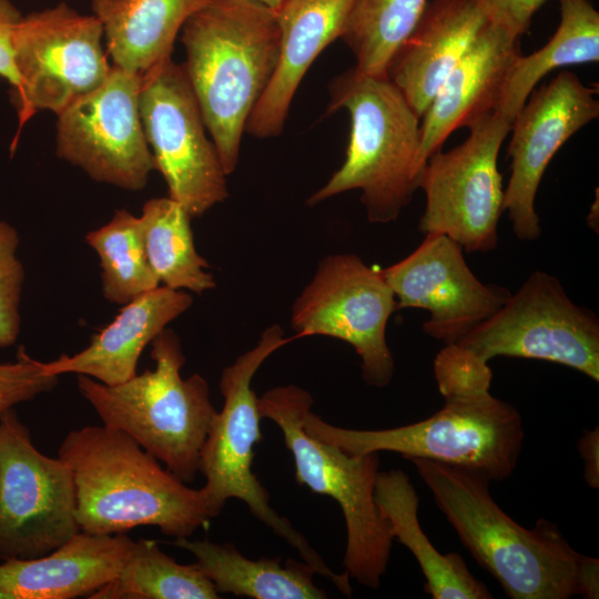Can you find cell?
I'll return each mask as SVG.
<instances>
[{
    "instance_id": "obj_29",
    "label": "cell",
    "mask_w": 599,
    "mask_h": 599,
    "mask_svg": "<svg viewBox=\"0 0 599 599\" xmlns=\"http://www.w3.org/2000/svg\"><path fill=\"white\" fill-rule=\"evenodd\" d=\"M427 0H355L341 39L353 52L354 69L385 75L410 35Z\"/></svg>"
},
{
    "instance_id": "obj_27",
    "label": "cell",
    "mask_w": 599,
    "mask_h": 599,
    "mask_svg": "<svg viewBox=\"0 0 599 599\" xmlns=\"http://www.w3.org/2000/svg\"><path fill=\"white\" fill-rule=\"evenodd\" d=\"M145 254L163 286L202 294L216 281L210 265L196 251L192 216L171 197H153L139 216Z\"/></svg>"
},
{
    "instance_id": "obj_7",
    "label": "cell",
    "mask_w": 599,
    "mask_h": 599,
    "mask_svg": "<svg viewBox=\"0 0 599 599\" xmlns=\"http://www.w3.org/2000/svg\"><path fill=\"white\" fill-rule=\"evenodd\" d=\"M262 418L274 422L294 458L295 478L312 491L333 498L346 526L345 571L359 585L377 589L393 547L387 520L375 501L379 454L351 455L308 434L305 419L313 397L296 385L278 386L257 398Z\"/></svg>"
},
{
    "instance_id": "obj_28",
    "label": "cell",
    "mask_w": 599,
    "mask_h": 599,
    "mask_svg": "<svg viewBox=\"0 0 599 599\" xmlns=\"http://www.w3.org/2000/svg\"><path fill=\"white\" fill-rule=\"evenodd\" d=\"M221 596L194 562L182 565L158 542L134 541L119 573L89 599H217Z\"/></svg>"
},
{
    "instance_id": "obj_12",
    "label": "cell",
    "mask_w": 599,
    "mask_h": 599,
    "mask_svg": "<svg viewBox=\"0 0 599 599\" xmlns=\"http://www.w3.org/2000/svg\"><path fill=\"white\" fill-rule=\"evenodd\" d=\"M80 530L73 476L37 449L16 410L0 416V559L47 555Z\"/></svg>"
},
{
    "instance_id": "obj_1",
    "label": "cell",
    "mask_w": 599,
    "mask_h": 599,
    "mask_svg": "<svg viewBox=\"0 0 599 599\" xmlns=\"http://www.w3.org/2000/svg\"><path fill=\"white\" fill-rule=\"evenodd\" d=\"M434 375L444 404L423 420L386 429H352L334 426L311 410L304 428L351 455L392 451L406 459L474 470L490 481L510 477L524 444L522 417L490 393L488 363L449 344L436 355Z\"/></svg>"
},
{
    "instance_id": "obj_19",
    "label": "cell",
    "mask_w": 599,
    "mask_h": 599,
    "mask_svg": "<svg viewBox=\"0 0 599 599\" xmlns=\"http://www.w3.org/2000/svg\"><path fill=\"white\" fill-rule=\"evenodd\" d=\"M355 0H283L275 11L280 51L267 88L253 109L245 133L278 136L295 92L318 54L341 38Z\"/></svg>"
},
{
    "instance_id": "obj_21",
    "label": "cell",
    "mask_w": 599,
    "mask_h": 599,
    "mask_svg": "<svg viewBox=\"0 0 599 599\" xmlns=\"http://www.w3.org/2000/svg\"><path fill=\"white\" fill-rule=\"evenodd\" d=\"M192 303L189 292L158 286L122 305L82 351L42 362L43 370L51 376L84 375L109 386L124 383L138 373L143 349Z\"/></svg>"
},
{
    "instance_id": "obj_2",
    "label": "cell",
    "mask_w": 599,
    "mask_h": 599,
    "mask_svg": "<svg viewBox=\"0 0 599 599\" xmlns=\"http://www.w3.org/2000/svg\"><path fill=\"white\" fill-rule=\"evenodd\" d=\"M474 559L511 599H587L599 595V559L573 549L557 525L527 529L494 500L480 473L408 459Z\"/></svg>"
},
{
    "instance_id": "obj_33",
    "label": "cell",
    "mask_w": 599,
    "mask_h": 599,
    "mask_svg": "<svg viewBox=\"0 0 599 599\" xmlns=\"http://www.w3.org/2000/svg\"><path fill=\"white\" fill-rule=\"evenodd\" d=\"M487 20L520 38L525 34L532 17L548 0H474Z\"/></svg>"
},
{
    "instance_id": "obj_26",
    "label": "cell",
    "mask_w": 599,
    "mask_h": 599,
    "mask_svg": "<svg viewBox=\"0 0 599 599\" xmlns=\"http://www.w3.org/2000/svg\"><path fill=\"white\" fill-rule=\"evenodd\" d=\"M560 21L549 41L510 65L495 110L512 122L539 81L555 69L599 61V12L589 0H559Z\"/></svg>"
},
{
    "instance_id": "obj_3",
    "label": "cell",
    "mask_w": 599,
    "mask_h": 599,
    "mask_svg": "<svg viewBox=\"0 0 599 599\" xmlns=\"http://www.w3.org/2000/svg\"><path fill=\"white\" fill-rule=\"evenodd\" d=\"M58 457L73 476L81 531L116 535L154 526L179 539L213 519L201 488L186 486L121 430L104 425L71 430Z\"/></svg>"
},
{
    "instance_id": "obj_11",
    "label": "cell",
    "mask_w": 599,
    "mask_h": 599,
    "mask_svg": "<svg viewBox=\"0 0 599 599\" xmlns=\"http://www.w3.org/2000/svg\"><path fill=\"white\" fill-rule=\"evenodd\" d=\"M396 309L382 270L355 254L328 255L292 305V339L319 335L346 342L361 358L364 382L382 388L395 372L386 327Z\"/></svg>"
},
{
    "instance_id": "obj_20",
    "label": "cell",
    "mask_w": 599,
    "mask_h": 599,
    "mask_svg": "<svg viewBox=\"0 0 599 599\" xmlns=\"http://www.w3.org/2000/svg\"><path fill=\"white\" fill-rule=\"evenodd\" d=\"M134 540L79 531L51 552L0 562V599L89 598L119 573Z\"/></svg>"
},
{
    "instance_id": "obj_9",
    "label": "cell",
    "mask_w": 599,
    "mask_h": 599,
    "mask_svg": "<svg viewBox=\"0 0 599 599\" xmlns=\"http://www.w3.org/2000/svg\"><path fill=\"white\" fill-rule=\"evenodd\" d=\"M510 126L491 112L469 126L461 144L427 159L417 180L426 199L420 232L444 234L466 252L497 247L505 190L497 160Z\"/></svg>"
},
{
    "instance_id": "obj_13",
    "label": "cell",
    "mask_w": 599,
    "mask_h": 599,
    "mask_svg": "<svg viewBox=\"0 0 599 599\" xmlns=\"http://www.w3.org/2000/svg\"><path fill=\"white\" fill-rule=\"evenodd\" d=\"M94 14L65 2L22 14L13 32L19 85L11 90L20 126L38 111L59 114L106 80L111 65Z\"/></svg>"
},
{
    "instance_id": "obj_8",
    "label": "cell",
    "mask_w": 599,
    "mask_h": 599,
    "mask_svg": "<svg viewBox=\"0 0 599 599\" xmlns=\"http://www.w3.org/2000/svg\"><path fill=\"white\" fill-rule=\"evenodd\" d=\"M277 324L267 327L256 346L240 355L221 374L219 387L224 397L203 444L199 473L201 487L213 518L229 499L242 500L252 515L292 546L317 575L329 580L345 596L353 592L346 571H333L292 522L270 504V495L252 470L254 448L263 439L257 396L252 379L261 365L278 348L292 342Z\"/></svg>"
},
{
    "instance_id": "obj_32",
    "label": "cell",
    "mask_w": 599,
    "mask_h": 599,
    "mask_svg": "<svg viewBox=\"0 0 599 599\" xmlns=\"http://www.w3.org/2000/svg\"><path fill=\"white\" fill-rule=\"evenodd\" d=\"M59 376L44 373L42 362L31 357L23 346L16 361L0 363V416L14 406L52 390Z\"/></svg>"
},
{
    "instance_id": "obj_36",
    "label": "cell",
    "mask_w": 599,
    "mask_h": 599,
    "mask_svg": "<svg viewBox=\"0 0 599 599\" xmlns=\"http://www.w3.org/2000/svg\"><path fill=\"white\" fill-rule=\"evenodd\" d=\"M260 1L268 6L270 8H272L274 11H276L280 8L283 0H260Z\"/></svg>"
},
{
    "instance_id": "obj_34",
    "label": "cell",
    "mask_w": 599,
    "mask_h": 599,
    "mask_svg": "<svg viewBox=\"0 0 599 599\" xmlns=\"http://www.w3.org/2000/svg\"><path fill=\"white\" fill-rule=\"evenodd\" d=\"M22 14L10 0H0V78L11 90L19 85V75L13 58V32Z\"/></svg>"
},
{
    "instance_id": "obj_30",
    "label": "cell",
    "mask_w": 599,
    "mask_h": 599,
    "mask_svg": "<svg viewBox=\"0 0 599 599\" xmlns=\"http://www.w3.org/2000/svg\"><path fill=\"white\" fill-rule=\"evenodd\" d=\"M84 241L98 255L101 291L108 302L122 306L160 286L145 254L139 216L116 210Z\"/></svg>"
},
{
    "instance_id": "obj_16",
    "label": "cell",
    "mask_w": 599,
    "mask_h": 599,
    "mask_svg": "<svg viewBox=\"0 0 599 599\" xmlns=\"http://www.w3.org/2000/svg\"><path fill=\"white\" fill-rule=\"evenodd\" d=\"M598 92L564 70L534 90L515 115L508 145L510 177L504 190L508 212L518 240L535 241L541 235L535 199L544 173L557 151L581 128L598 119Z\"/></svg>"
},
{
    "instance_id": "obj_6",
    "label": "cell",
    "mask_w": 599,
    "mask_h": 599,
    "mask_svg": "<svg viewBox=\"0 0 599 599\" xmlns=\"http://www.w3.org/2000/svg\"><path fill=\"white\" fill-rule=\"evenodd\" d=\"M151 358L153 369L113 386L78 375V389L102 425L129 435L177 478L191 483L217 410L203 376H181L186 359L172 329L151 342Z\"/></svg>"
},
{
    "instance_id": "obj_10",
    "label": "cell",
    "mask_w": 599,
    "mask_h": 599,
    "mask_svg": "<svg viewBox=\"0 0 599 599\" xmlns=\"http://www.w3.org/2000/svg\"><path fill=\"white\" fill-rule=\"evenodd\" d=\"M458 346L484 362L497 356L546 361L599 380V319L567 295L555 276L535 271Z\"/></svg>"
},
{
    "instance_id": "obj_18",
    "label": "cell",
    "mask_w": 599,
    "mask_h": 599,
    "mask_svg": "<svg viewBox=\"0 0 599 599\" xmlns=\"http://www.w3.org/2000/svg\"><path fill=\"white\" fill-rule=\"evenodd\" d=\"M519 40L487 20L420 119L418 173L454 131L495 112L506 74L521 54Z\"/></svg>"
},
{
    "instance_id": "obj_22",
    "label": "cell",
    "mask_w": 599,
    "mask_h": 599,
    "mask_svg": "<svg viewBox=\"0 0 599 599\" xmlns=\"http://www.w3.org/2000/svg\"><path fill=\"white\" fill-rule=\"evenodd\" d=\"M486 23L474 0L427 3L386 73L420 119Z\"/></svg>"
},
{
    "instance_id": "obj_31",
    "label": "cell",
    "mask_w": 599,
    "mask_h": 599,
    "mask_svg": "<svg viewBox=\"0 0 599 599\" xmlns=\"http://www.w3.org/2000/svg\"><path fill=\"white\" fill-rule=\"evenodd\" d=\"M18 246L19 235L14 226L0 221V348L14 345L21 328L24 268L17 255Z\"/></svg>"
},
{
    "instance_id": "obj_24",
    "label": "cell",
    "mask_w": 599,
    "mask_h": 599,
    "mask_svg": "<svg viewBox=\"0 0 599 599\" xmlns=\"http://www.w3.org/2000/svg\"><path fill=\"white\" fill-rule=\"evenodd\" d=\"M375 501L389 525L393 538L407 547L419 564L427 595L433 599L493 598L486 585L469 571L458 554H440L428 539L418 520V495L404 470H378Z\"/></svg>"
},
{
    "instance_id": "obj_4",
    "label": "cell",
    "mask_w": 599,
    "mask_h": 599,
    "mask_svg": "<svg viewBox=\"0 0 599 599\" xmlns=\"http://www.w3.org/2000/svg\"><path fill=\"white\" fill-rule=\"evenodd\" d=\"M280 38L275 11L260 0H209L181 30L183 68L226 175L275 70Z\"/></svg>"
},
{
    "instance_id": "obj_5",
    "label": "cell",
    "mask_w": 599,
    "mask_h": 599,
    "mask_svg": "<svg viewBox=\"0 0 599 599\" xmlns=\"http://www.w3.org/2000/svg\"><path fill=\"white\" fill-rule=\"evenodd\" d=\"M328 91L327 113H349V141L341 167L306 203L359 190L370 223L395 221L418 189L420 118L386 74L352 68L335 77Z\"/></svg>"
},
{
    "instance_id": "obj_14",
    "label": "cell",
    "mask_w": 599,
    "mask_h": 599,
    "mask_svg": "<svg viewBox=\"0 0 599 599\" xmlns=\"http://www.w3.org/2000/svg\"><path fill=\"white\" fill-rule=\"evenodd\" d=\"M140 114L169 197L200 217L229 196L226 173L183 64L167 59L142 75Z\"/></svg>"
},
{
    "instance_id": "obj_35",
    "label": "cell",
    "mask_w": 599,
    "mask_h": 599,
    "mask_svg": "<svg viewBox=\"0 0 599 599\" xmlns=\"http://www.w3.org/2000/svg\"><path fill=\"white\" fill-rule=\"evenodd\" d=\"M583 460V477L591 488H599V428L585 430L578 440Z\"/></svg>"
},
{
    "instance_id": "obj_17",
    "label": "cell",
    "mask_w": 599,
    "mask_h": 599,
    "mask_svg": "<svg viewBox=\"0 0 599 599\" xmlns=\"http://www.w3.org/2000/svg\"><path fill=\"white\" fill-rule=\"evenodd\" d=\"M425 235L414 252L382 272L397 309L428 311L424 332L445 345L455 344L493 316L511 292L479 281L467 265L464 250L448 236Z\"/></svg>"
},
{
    "instance_id": "obj_25",
    "label": "cell",
    "mask_w": 599,
    "mask_h": 599,
    "mask_svg": "<svg viewBox=\"0 0 599 599\" xmlns=\"http://www.w3.org/2000/svg\"><path fill=\"white\" fill-rule=\"evenodd\" d=\"M172 545L195 558L215 590L253 599H325L326 592L313 581L314 568L303 559L284 562L280 558L250 559L232 542L179 538Z\"/></svg>"
},
{
    "instance_id": "obj_23",
    "label": "cell",
    "mask_w": 599,
    "mask_h": 599,
    "mask_svg": "<svg viewBox=\"0 0 599 599\" xmlns=\"http://www.w3.org/2000/svg\"><path fill=\"white\" fill-rule=\"evenodd\" d=\"M209 0H91L112 65L143 75L171 59L186 20Z\"/></svg>"
},
{
    "instance_id": "obj_15",
    "label": "cell",
    "mask_w": 599,
    "mask_h": 599,
    "mask_svg": "<svg viewBox=\"0 0 599 599\" xmlns=\"http://www.w3.org/2000/svg\"><path fill=\"white\" fill-rule=\"evenodd\" d=\"M141 81L111 65L103 84L57 114L58 158L97 182L143 190L155 165L141 121Z\"/></svg>"
}]
</instances>
